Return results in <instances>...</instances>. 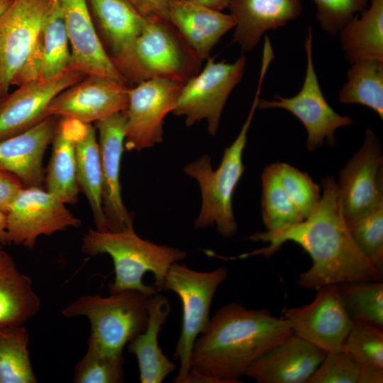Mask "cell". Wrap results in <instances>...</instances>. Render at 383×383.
<instances>
[{"mask_svg": "<svg viewBox=\"0 0 383 383\" xmlns=\"http://www.w3.org/2000/svg\"><path fill=\"white\" fill-rule=\"evenodd\" d=\"M204 5L213 9L223 11L228 8L232 0H181Z\"/></svg>", "mask_w": 383, "mask_h": 383, "instance_id": "7bdbcfd3", "label": "cell"}, {"mask_svg": "<svg viewBox=\"0 0 383 383\" xmlns=\"http://www.w3.org/2000/svg\"><path fill=\"white\" fill-rule=\"evenodd\" d=\"M206 60L203 70L184 82L172 113L184 117L187 126L206 120L209 133L215 135L227 99L243 78L246 57L233 62Z\"/></svg>", "mask_w": 383, "mask_h": 383, "instance_id": "ba28073f", "label": "cell"}, {"mask_svg": "<svg viewBox=\"0 0 383 383\" xmlns=\"http://www.w3.org/2000/svg\"><path fill=\"white\" fill-rule=\"evenodd\" d=\"M0 244L9 245L6 233V213L0 211Z\"/></svg>", "mask_w": 383, "mask_h": 383, "instance_id": "ee69618b", "label": "cell"}, {"mask_svg": "<svg viewBox=\"0 0 383 383\" xmlns=\"http://www.w3.org/2000/svg\"><path fill=\"white\" fill-rule=\"evenodd\" d=\"M346 311L353 321L383 330V284L355 281L338 284Z\"/></svg>", "mask_w": 383, "mask_h": 383, "instance_id": "d6a6232c", "label": "cell"}, {"mask_svg": "<svg viewBox=\"0 0 383 383\" xmlns=\"http://www.w3.org/2000/svg\"><path fill=\"white\" fill-rule=\"evenodd\" d=\"M168 16L202 62L210 57L213 48L236 23L231 13L181 0H169Z\"/></svg>", "mask_w": 383, "mask_h": 383, "instance_id": "7402d4cb", "label": "cell"}, {"mask_svg": "<svg viewBox=\"0 0 383 383\" xmlns=\"http://www.w3.org/2000/svg\"><path fill=\"white\" fill-rule=\"evenodd\" d=\"M82 250L89 256L111 257L115 278L110 292L135 289L149 295L161 290L170 267L187 257L184 250L140 238L133 228L118 231L89 228Z\"/></svg>", "mask_w": 383, "mask_h": 383, "instance_id": "3957f363", "label": "cell"}, {"mask_svg": "<svg viewBox=\"0 0 383 383\" xmlns=\"http://www.w3.org/2000/svg\"><path fill=\"white\" fill-rule=\"evenodd\" d=\"M9 245L33 249L40 235L78 228L82 222L52 193L38 187H23L7 213Z\"/></svg>", "mask_w": 383, "mask_h": 383, "instance_id": "4fadbf2b", "label": "cell"}, {"mask_svg": "<svg viewBox=\"0 0 383 383\" xmlns=\"http://www.w3.org/2000/svg\"><path fill=\"white\" fill-rule=\"evenodd\" d=\"M171 311L169 300L155 293L148 301V323L145 329L128 343V351L138 360L141 383H160L177 367L162 352L158 337Z\"/></svg>", "mask_w": 383, "mask_h": 383, "instance_id": "cb8c5ba5", "label": "cell"}, {"mask_svg": "<svg viewBox=\"0 0 383 383\" xmlns=\"http://www.w3.org/2000/svg\"><path fill=\"white\" fill-rule=\"evenodd\" d=\"M316 290L311 303L287 309L282 317L293 333L326 353L339 352L354 321L346 311L338 284Z\"/></svg>", "mask_w": 383, "mask_h": 383, "instance_id": "5bb4252c", "label": "cell"}, {"mask_svg": "<svg viewBox=\"0 0 383 383\" xmlns=\"http://www.w3.org/2000/svg\"><path fill=\"white\" fill-rule=\"evenodd\" d=\"M50 0H14L0 15V97L40 78L42 26Z\"/></svg>", "mask_w": 383, "mask_h": 383, "instance_id": "8992f818", "label": "cell"}, {"mask_svg": "<svg viewBox=\"0 0 383 383\" xmlns=\"http://www.w3.org/2000/svg\"><path fill=\"white\" fill-rule=\"evenodd\" d=\"M341 49L351 64L365 59L383 60V0L369 6L338 31Z\"/></svg>", "mask_w": 383, "mask_h": 383, "instance_id": "4316f807", "label": "cell"}, {"mask_svg": "<svg viewBox=\"0 0 383 383\" xmlns=\"http://www.w3.org/2000/svg\"><path fill=\"white\" fill-rule=\"evenodd\" d=\"M360 365L342 350L326 353L308 383H358Z\"/></svg>", "mask_w": 383, "mask_h": 383, "instance_id": "f35d334b", "label": "cell"}, {"mask_svg": "<svg viewBox=\"0 0 383 383\" xmlns=\"http://www.w3.org/2000/svg\"><path fill=\"white\" fill-rule=\"evenodd\" d=\"M341 350L360 365V370H383V330L354 321Z\"/></svg>", "mask_w": 383, "mask_h": 383, "instance_id": "836d02e7", "label": "cell"}, {"mask_svg": "<svg viewBox=\"0 0 383 383\" xmlns=\"http://www.w3.org/2000/svg\"><path fill=\"white\" fill-rule=\"evenodd\" d=\"M338 100L344 104L367 106L382 119L383 60L365 59L351 63Z\"/></svg>", "mask_w": 383, "mask_h": 383, "instance_id": "f1b7e54d", "label": "cell"}, {"mask_svg": "<svg viewBox=\"0 0 383 383\" xmlns=\"http://www.w3.org/2000/svg\"><path fill=\"white\" fill-rule=\"evenodd\" d=\"M320 201L304 221L277 231L257 232L253 241L267 243L266 247L235 257H269L289 241L300 245L310 255L312 265L297 280L300 287L313 290L328 284L355 281H380L378 270L354 242L343 216L338 183L332 176L321 182Z\"/></svg>", "mask_w": 383, "mask_h": 383, "instance_id": "6da1fadb", "label": "cell"}, {"mask_svg": "<svg viewBox=\"0 0 383 383\" xmlns=\"http://www.w3.org/2000/svg\"><path fill=\"white\" fill-rule=\"evenodd\" d=\"M76 177L91 209L95 229L108 231L102 204V172L96 129L85 124L76 143Z\"/></svg>", "mask_w": 383, "mask_h": 383, "instance_id": "83f0119b", "label": "cell"}, {"mask_svg": "<svg viewBox=\"0 0 383 383\" xmlns=\"http://www.w3.org/2000/svg\"><path fill=\"white\" fill-rule=\"evenodd\" d=\"M43 60L40 78L49 79L72 67L69 35L57 0H50L42 26Z\"/></svg>", "mask_w": 383, "mask_h": 383, "instance_id": "f546056e", "label": "cell"}, {"mask_svg": "<svg viewBox=\"0 0 383 383\" xmlns=\"http://www.w3.org/2000/svg\"><path fill=\"white\" fill-rule=\"evenodd\" d=\"M110 293L82 296L62 313L67 318L86 317L91 326L88 345L107 355H122L126 344L146 328L151 295L135 289Z\"/></svg>", "mask_w": 383, "mask_h": 383, "instance_id": "5b68a950", "label": "cell"}, {"mask_svg": "<svg viewBox=\"0 0 383 383\" xmlns=\"http://www.w3.org/2000/svg\"><path fill=\"white\" fill-rule=\"evenodd\" d=\"M123 355H107L88 345L86 353L75 365L73 382H123Z\"/></svg>", "mask_w": 383, "mask_h": 383, "instance_id": "d590c367", "label": "cell"}, {"mask_svg": "<svg viewBox=\"0 0 383 383\" xmlns=\"http://www.w3.org/2000/svg\"><path fill=\"white\" fill-rule=\"evenodd\" d=\"M23 326L0 327V383H36Z\"/></svg>", "mask_w": 383, "mask_h": 383, "instance_id": "4dcf8cb0", "label": "cell"}, {"mask_svg": "<svg viewBox=\"0 0 383 383\" xmlns=\"http://www.w3.org/2000/svg\"><path fill=\"white\" fill-rule=\"evenodd\" d=\"M326 354L292 333L257 358L244 375L258 383H308Z\"/></svg>", "mask_w": 383, "mask_h": 383, "instance_id": "d6986e66", "label": "cell"}, {"mask_svg": "<svg viewBox=\"0 0 383 383\" xmlns=\"http://www.w3.org/2000/svg\"><path fill=\"white\" fill-rule=\"evenodd\" d=\"M346 222L383 202V155L380 142L370 129L360 149L339 172L337 182Z\"/></svg>", "mask_w": 383, "mask_h": 383, "instance_id": "9a60e30c", "label": "cell"}, {"mask_svg": "<svg viewBox=\"0 0 383 383\" xmlns=\"http://www.w3.org/2000/svg\"><path fill=\"white\" fill-rule=\"evenodd\" d=\"M87 1L99 37L114 67L127 83L145 80L135 45L146 16L127 0Z\"/></svg>", "mask_w": 383, "mask_h": 383, "instance_id": "8fae6325", "label": "cell"}, {"mask_svg": "<svg viewBox=\"0 0 383 383\" xmlns=\"http://www.w3.org/2000/svg\"><path fill=\"white\" fill-rule=\"evenodd\" d=\"M23 187L16 176L0 169V211L7 213L13 200Z\"/></svg>", "mask_w": 383, "mask_h": 383, "instance_id": "ab89813d", "label": "cell"}, {"mask_svg": "<svg viewBox=\"0 0 383 383\" xmlns=\"http://www.w3.org/2000/svg\"><path fill=\"white\" fill-rule=\"evenodd\" d=\"M265 74V71L260 72L256 92L248 115L236 138L225 148L218 167L213 170L210 157L205 155L184 168L185 174L198 182L201 193V206L194 222L195 228L215 226L224 238L233 236L238 231L233 211V196L245 170L243 154Z\"/></svg>", "mask_w": 383, "mask_h": 383, "instance_id": "277c9868", "label": "cell"}, {"mask_svg": "<svg viewBox=\"0 0 383 383\" xmlns=\"http://www.w3.org/2000/svg\"><path fill=\"white\" fill-rule=\"evenodd\" d=\"M85 76L71 67L52 78L23 82L0 97V140L23 132L48 117L50 101Z\"/></svg>", "mask_w": 383, "mask_h": 383, "instance_id": "e0dca14e", "label": "cell"}, {"mask_svg": "<svg viewBox=\"0 0 383 383\" xmlns=\"http://www.w3.org/2000/svg\"><path fill=\"white\" fill-rule=\"evenodd\" d=\"M102 172V204L108 230L133 228L134 216L123 204L120 170L125 141V112L114 113L96 121Z\"/></svg>", "mask_w": 383, "mask_h": 383, "instance_id": "ac0fdd59", "label": "cell"}, {"mask_svg": "<svg viewBox=\"0 0 383 383\" xmlns=\"http://www.w3.org/2000/svg\"><path fill=\"white\" fill-rule=\"evenodd\" d=\"M292 333L284 317L274 316L266 309L228 304L218 309L196 338L191 369L225 383L239 382L257 358Z\"/></svg>", "mask_w": 383, "mask_h": 383, "instance_id": "7a4b0ae2", "label": "cell"}, {"mask_svg": "<svg viewBox=\"0 0 383 383\" xmlns=\"http://www.w3.org/2000/svg\"><path fill=\"white\" fill-rule=\"evenodd\" d=\"M346 223L358 248L373 265L382 272L383 202Z\"/></svg>", "mask_w": 383, "mask_h": 383, "instance_id": "e575fe53", "label": "cell"}, {"mask_svg": "<svg viewBox=\"0 0 383 383\" xmlns=\"http://www.w3.org/2000/svg\"><path fill=\"white\" fill-rule=\"evenodd\" d=\"M67 27L72 67L86 75L128 84L107 55L96 31L87 0H57Z\"/></svg>", "mask_w": 383, "mask_h": 383, "instance_id": "ffe728a7", "label": "cell"}, {"mask_svg": "<svg viewBox=\"0 0 383 383\" xmlns=\"http://www.w3.org/2000/svg\"><path fill=\"white\" fill-rule=\"evenodd\" d=\"M279 168V162L272 163L261 174L262 216L267 231L279 230L304 220L282 184Z\"/></svg>", "mask_w": 383, "mask_h": 383, "instance_id": "1f68e13d", "label": "cell"}, {"mask_svg": "<svg viewBox=\"0 0 383 383\" xmlns=\"http://www.w3.org/2000/svg\"><path fill=\"white\" fill-rule=\"evenodd\" d=\"M40 307V299L30 278L0 248V327L24 325Z\"/></svg>", "mask_w": 383, "mask_h": 383, "instance_id": "484cf974", "label": "cell"}, {"mask_svg": "<svg viewBox=\"0 0 383 383\" xmlns=\"http://www.w3.org/2000/svg\"><path fill=\"white\" fill-rule=\"evenodd\" d=\"M313 29L309 26L304 43L306 74L300 91L292 97L276 95L272 100L260 98L257 105L260 109H282L295 116L306 130V146L310 152L321 148L325 141L328 145H335V131L353 123L348 116L335 112L323 96L313 65Z\"/></svg>", "mask_w": 383, "mask_h": 383, "instance_id": "9c48e42d", "label": "cell"}, {"mask_svg": "<svg viewBox=\"0 0 383 383\" xmlns=\"http://www.w3.org/2000/svg\"><path fill=\"white\" fill-rule=\"evenodd\" d=\"M84 126L73 118H59L52 141V154L45 170V188L65 204H74L80 192L76 177V143Z\"/></svg>", "mask_w": 383, "mask_h": 383, "instance_id": "d4e9b609", "label": "cell"}, {"mask_svg": "<svg viewBox=\"0 0 383 383\" xmlns=\"http://www.w3.org/2000/svg\"><path fill=\"white\" fill-rule=\"evenodd\" d=\"M184 83L147 79L129 88L124 146L128 151L153 147L163 139L165 116L172 112Z\"/></svg>", "mask_w": 383, "mask_h": 383, "instance_id": "7c38bea8", "label": "cell"}, {"mask_svg": "<svg viewBox=\"0 0 383 383\" xmlns=\"http://www.w3.org/2000/svg\"><path fill=\"white\" fill-rule=\"evenodd\" d=\"M227 277L228 270L223 266L199 272L179 262L172 264L165 275L161 290L175 293L182 306L181 331L173 355L179 362L174 379L176 383H184L188 376L194 344L209 323L213 299Z\"/></svg>", "mask_w": 383, "mask_h": 383, "instance_id": "52a82bcc", "label": "cell"}, {"mask_svg": "<svg viewBox=\"0 0 383 383\" xmlns=\"http://www.w3.org/2000/svg\"><path fill=\"white\" fill-rule=\"evenodd\" d=\"M383 370H360L358 383H382Z\"/></svg>", "mask_w": 383, "mask_h": 383, "instance_id": "b9f144b4", "label": "cell"}, {"mask_svg": "<svg viewBox=\"0 0 383 383\" xmlns=\"http://www.w3.org/2000/svg\"><path fill=\"white\" fill-rule=\"evenodd\" d=\"M128 93L126 84L102 76L87 75L59 93L49 104L46 114L91 124L125 111Z\"/></svg>", "mask_w": 383, "mask_h": 383, "instance_id": "2e32d148", "label": "cell"}, {"mask_svg": "<svg viewBox=\"0 0 383 383\" xmlns=\"http://www.w3.org/2000/svg\"><path fill=\"white\" fill-rule=\"evenodd\" d=\"M279 176L289 199L304 219H306L320 201L321 196L319 186L306 172L287 163H280Z\"/></svg>", "mask_w": 383, "mask_h": 383, "instance_id": "8d00e7d4", "label": "cell"}, {"mask_svg": "<svg viewBox=\"0 0 383 383\" xmlns=\"http://www.w3.org/2000/svg\"><path fill=\"white\" fill-rule=\"evenodd\" d=\"M59 118L49 116L30 128L0 140V169L16 176L24 187H43V160Z\"/></svg>", "mask_w": 383, "mask_h": 383, "instance_id": "44dd1931", "label": "cell"}, {"mask_svg": "<svg viewBox=\"0 0 383 383\" xmlns=\"http://www.w3.org/2000/svg\"><path fill=\"white\" fill-rule=\"evenodd\" d=\"M14 0H0V15L3 13Z\"/></svg>", "mask_w": 383, "mask_h": 383, "instance_id": "f6af8a7d", "label": "cell"}, {"mask_svg": "<svg viewBox=\"0 0 383 383\" xmlns=\"http://www.w3.org/2000/svg\"><path fill=\"white\" fill-rule=\"evenodd\" d=\"M228 9L235 19L233 43L250 51L265 32L285 26L301 11V0H232Z\"/></svg>", "mask_w": 383, "mask_h": 383, "instance_id": "603a6c76", "label": "cell"}, {"mask_svg": "<svg viewBox=\"0 0 383 383\" xmlns=\"http://www.w3.org/2000/svg\"><path fill=\"white\" fill-rule=\"evenodd\" d=\"M145 16L169 20V0H127Z\"/></svg>", "mask_w": 383, "mask_h": 383, "instance_id": "60d3db41", "label": "cell"}, {"mask_svg": "<svg viewBox=\"0 0 383 383\" xmlns=\"http://www.w3.org/2000/svg\"><path fill=\"white\" fill-rule=\"evenodd\" d=\"M1 246H2V245L0 244V248H1Z\"/></svg>", "mask_w": 383, "mask_h": 383, "instance_id": "bcb514c9", "label": "cell"}, {"mask_svg": "<svg viewBox=\"0 0 383 383\" xmlns=\"http://www.w3.org/2000/svg\"><path fill=\"white\" fill-rule=\"evenodd\" d=\"M316 17L327 33L336 35L350 20L362 13L370 0H313Z\"/></svg>", "mask_w": 383, "mask_h": 383, "instance_id": "74e56055", "label": "cell"}, {"mask_svg": "<svg viewBox=\"0 0 383 383\" xmlns=\"http://www.w3.org/2000/svg\"><path fill=\"white\" fill-rule=\"evenodd\" d=\"M135 55L146 79L184 83L200 71L202 62L172 23L156 16H146Z\"/></svg>", "mask_w": 383, "mask_h": 383, "instance_id": "30bf717a", "label": "cell"}]
</instances>
